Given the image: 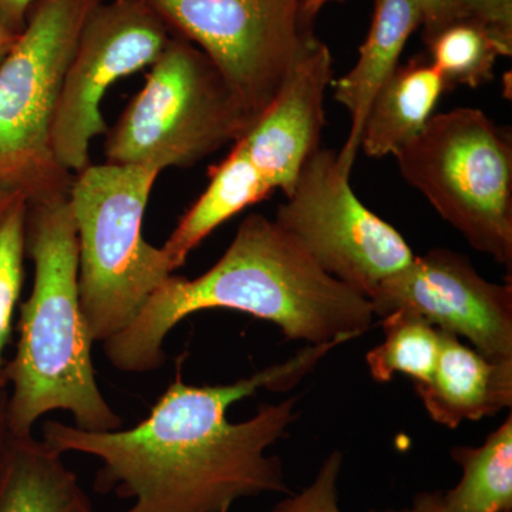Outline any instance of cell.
<instances>
[{
	"instance_id": "obj_1",
	"label": "cell",
	"mask_w": 512,
	"mask_h": 512,
	"mask_svg": "<svg viewBox=\"0 0 512 512\" xmlns=\"http://www.w3.org/2000/svg\"><path fill=\"white\" fill-rule=\"evenodd\" d=\"M342 340L311 345L288 362L248 379L217 386L173 383L146 419L128 430L86 431L46 421L42 441L56 453L96 457L94 487L134 503L126 512H229L242 498L289 493L281 458L266 450L285 436L298 397L265 404L249 420L232 423V404L259 389L286 392Z\"/></svg>"
},
{
	"instance_id": "obj_2",
	"label": "cell",
	"mask_w": 512,
	"mask_h": 512,
	"mask_svg": "<svg viewBox=\"0 0 512 512\" xmlns=\"http://www.w3.org/2000/svg\"><path fill=\"white\" fill-rule=\"evenodd\" d=\"M214 309L266 320L286 338L311 345L349 342L375 318L369 299L323 272L274 220L251 214L207 272L195 279L168 276L136 319L103 343L104 355L121 372H153L164 366L171 330Z\"/></svg>"
},
{
	"instance_id": "obj_3",
	"label": "cell",
	"mask_w": 512,
	"mask_h": 512,
	"mask_svg": "<svg viewBox=\"0 0 512 512\" xmlns=\"http://www.w3.org/2000/svg\"><path fill=\"white\" fill-rule=\"evenodd\" d=\"M26 256L33 264L28 301L20 305L19 339L9 359V427L33 434L45 414L66 412L77 429L113 431L123 420L101 393L94 345L79 292V244L69 195L28 202Z\"/></svg>"
},
{
	"instance_id": "obj_4",
	"label": "cell",
	"mask_w": 512,
	"mask_h": 512,
	"mask_svg": "<svg viewBox=\"0 0 512 512\" xmlns=\"http://www.w3.org/2000/svg\"><path fill=\"white\" fill-rule=\"evenodd\" d=\"M161 171L146 165H87L73 178L69 205L79 244L80 303L94 343L126 329L173 275L163 248L143 235Z\"/></svg>"
},
{
	"instance_id": "obj_5",
	"label": "cell",
	"mask_w": 512,
	"mask_h": 512,
	"mask_svg": "<svg viewBox=\"0 0 512 512\" xmlns=\"http://www.w3.org/2000/svg\"><path fill=\"white\" fill-rule=\"evenodd\" d=\"M150 67L143 89L107 130L106 163L146 165L161 173L190 168L254 126L217 66L185 37L173 33Z\"/></svg>"
},
{
	"instance_id": "obj_6",
	"label": "cell",
	"mask_w": 512,
	"mask_h": 512,
	"mask_svg": "<svg viewBox=\"0 0 512 512\" xmlns=\"http://www.w3.org/2000/svg\"><path fill=\"white\" fill-rule=\"evenodd\" d=\"M106 0H35L0 63V192L28 202L69 195L73 174L53 153L50 130L64 74L87 19Z\"/></svg>"
},
{
	"instance_id": "obj_7",
	"label": "cell",
	"mask_w": 512,
	"mask_h": 512,
	"mask_svg": "<svg viewBox=\"0 0 512 512\" xmlns=\"http://www.w3.org/2000/svg\"><path fill=\"white\" fill-rule=\"evenodd\" d=\"M400 174L478 252L512 266V144L484 111L433 114L396 154Z\"/></svg>"
},
{
	"instance_id": "obj_8",
	"label": "cell",
	"mask_w": 512,
	"mask_h": 512,
	"mask_svg": "<svg viewBox=\"0 0 512 512\" xmlns=\"http://www.w3.org/2000/svg\"><path fill=\"white\" fill-rule=\"evenodd\" d=\"M274 221L323 272L369 301L416 256L393 225L356 197L350 173L328 148L303 164Z\"/></svg>"
},
{
	"instance_id": "obj_9",
	"label": "cell",
	"mask_w": 512,
	"mask_h": 512,
	"mask_svg": "<svg viewBox=\"0 0 512 512\" xmlns=\"http://www.w3.org/2000/svg\"><path fill=\"white\" fill-rule=\"evenodd\" d=\"M177 35L210 57L255 120L312 33L301 0H150Z\"/></svg>"
},
{
	"instance_id": "obj_10",
	"label": "cell",
	"mask_w": 512,
	"mask_h": 512,
	"mask_svg": "<svg viewBox=\"0 0 512 512\" xmlns=\"http://www.w3.org/2000/svg\"><path fill=\"white\" fill-rule=\"evenodd\" d=\"M150 0H106L93 10L64 74L50 141L69 173L90 165L93 138L107 133L100 104L111 84L150 67L173 36Z\"/></svg>"
},
{
	"instance_id": "obj_11",
	"label": "cell",
	"mask_w": 512,
	"mask_h": 512,
	"mask_svg": "<svg viewBox=\"0 0 512 512\" xmlns=\"http://www.w3.org/2000/svg\"><path fill=\"white\" fill-rule=\"evenodd\" d=\"M375 316L406 311L466 338L494 360L512 359V286L478 274L466 256L434 248L387 279L370 298Z\"/></svg>"
},
{
	"instance_id": "obj_12",
	"label": "cell",
	"mask_w": 512,
	"mask_h": 512,
	"mask_svg": "<svg viewBox=\"0 0 512 512\" xmlns=\"http://www.w3.org/2000/svg\"><path fill=\"white\" fill-rule=\"evenodd\" d=\"M332 80V55L312 35L268 109L238 140L269 187L285 197L303 164L320 147L325 96Z\"/></svg>"
},
{
	"instance_id": "obj_13",
	"label": "cell",
	"mask_w": 512,
	"mask_h": 512,
	"mask_svg": "<svg viewBox=\"0 0 512 512\" xmlns=\"http://www.w3.org/2000/svg\"><path fill=\"white\" fill-rule=\"evenodd\" d=\"M436 370L427 383L417 384L427 413L436 423L456 429L511 409L512 359H488L468 348L453 333L441 332Z\"/></svg>"
},
{
	"instance_id": "obj_14",
	"label": "cell",
	"mask_w": 512,
	"mask_h": 512,
	"mask_svg": "<svg viewBox=\"0 0 512 512\" xmlns=\"http://www.w3.org/2000/svg\"><path fill=\"white\" fill-rule=\"evenodd\" d=\"M420 25L421 12L416 0H376L372 25L360 46L355 66L330 83L333 99L352 117L348 140L338 153V163L348 173H352L359 154L363 124L373 97L399 66L406 43Z\"/></svg>"
},
{
	"instance_id": "obj_15",
	"label": "cell",
	"mask_w": 512,
	"mask_h": 512,
	"mask_svg": "<svg viewBox=\"0 0 512 512\" xmlns=\"http://www.w3.org/2000/svg\"><path fill=\"white\" fill-rule=\"evenodd\" d=\"M0 512H96L62 454L28 436H10L0 456Z\"/></svg>"
},
{
	"instance_id": "obj_16",
	"label": "cell",
	"mask_w": 512,
	"mask_h": 512,
	"mask_svg": "<svg viewBox=\"0 0 512 512\" xmlns=\"http://www.w3.org/2000/svg\"><path fill=\"white\" fill-rule=\"evenodd\" d=\"M446 90L430 60L413 59L404 66L399 64L373 97L360 148L367 157L394 156L419 136Z\"/></svg>"
},
{
	"instance_id": "obj_17",
	"label": "cell",
	"mask_w": 512,
	"mask_h": 512,
	"mask_svg": "<svg viewBox=\"0 0 512 512\" xmlns=\"http://www.w3.org/2000/svg\"><path fill=\"white\" fill-rule=\"evenodd\" d=\"M208 177V187L188 208L161 247L173 272L187 262L191 252L215 229L274 192L239 141L225 160L210 168Z\"/></svg>"
},
{
	"instance_id": "obj_18",
	"label": "cell",
	"mask_w": 512,
	"mask_h": 512,
	"mask_svg": "<svg viewBox=\"0 0 512 512\" xmlns=\"http://www.w3.org/2000/svg\"><path fill=\"white\" fill-rule=\"evenodd\" d=\"M451 457L463 468L453 490L443 493L448 512H512V416L483 446H458Z\"/></svg>"
},
{
	"instance_id": "obj_19",
	"label": "cell",
	"mask_w": 512,
	"mask_h": 512,
	"mask_svg": "<svg viewBox=\"0 0 512 512\" xmlns=\"http://www.w3.org/2000/svg\"><path fill=\"white\" fill-rule=\"evenodd\" d=\"M384 342L366 356L370 375L387 383L397 373L409 376L414 386L429 382L440 355V330L406 311L383 316Z\"/></svg>"
},
{
	"instance_id": "obj_20",
	"label": "cell",
	"mask_w": 512,
	"mask_h": 512,
	"mask_svg": "<svg viewBox=\"0 0 512 512\" xmlns=\"http://www.w3.org/2000/svg\"><path fill=\"white\" fill-rule=\"evenodd\" d=\"M430 63L446 89L483 86L494 79L500 47L484 28L471 20H458L429 40Z\"/></svg>"
},
{
	"instance_id": "obj_21",
	"label": "cell",
	"mask_w": 512,
	"mask_h": 512,
	"mask_svg": "<svg viewBox=\"0 0 512 512\" xmlns=\"http://www.w3.org/2000/svg\"><path fill=\"white\" fill-rule=\"evenodd\" d=\"M26 212L25 195L0 192V386H9L6 348L25 279Z\"/></svg>"
},
{
	"instance_id": "obj_22",
	"label": "cell",
	"mask_w": 512,
	"mask_h": 512,
	"mask_svg": "<svg viewBox=\"0 0 512 512\" xmlns=\"http://www.w3.org/2000/svg\"><path fill=\"white\" fill-rule=\"evenodd\" d=\"M342 463V454L333 451L320 467L315 481L302 493L291 494V497L276 504L272 512H342L338 501V480Z\"/></svg>"
},
{
	"instance_id": "obj_23",
	"label": "cell",
	"mask_w": 512,
	"mask_h": 512,
	"mask_svg": "<svg viewBox=\"0 0 512 512\" xmlns=\"http://www.w3.org/2000/svg\"><path fill=\"white\" fill-rule=\"evenodd\" d=\"M463 20L487 30L500 47L501 55L512 53V0H460Z\"/></svg>"
},
{
	"instance_id": "obj_24",
	"label": "cell",
	"mask_w": 512,
	"mask_h": 512,
	"mask_svg": "<svg viewBox=\"0 0 512 512\" xmlns=\"http://www.w3.org/2000/svg\"><path fill=\"white\" fill-rule=\"evenodd\" d=\"M416 2L421 12V25L426 28L427 42L441 30L458 20H463L460 0H416Z\"/></svg>"
},
{
	"instance_id": "obj_25",
	"label": "cell",
	"mask_w": 512,
	"mask_h": 512,
	"mask_svg": "<svg viewBox=\"0 0 512 512\" xmlns=\"http://www.w3.org/2000/svg\"><path fill=\"white\" fill-rule=\"evenodd\" d=\"M33 2L35 0H0V26L20 35Z\"/></svg>"
},
{
	"instance_id": "obj_26",
	"label": "cell",
	"mask_w": 512,
	"mask_h": 512,
	"mask_svg": "<svg viewBox=\"0 0 512 512\" xmlns=\"http://www.w3.org/2000/svg\"><path fill=\"white\" fill-rule=\"evenodd\" d=\"M397 512H448L443 503V493H420L414 498L412 507Z\"/></svg>"
},
{
	"instance_id": "obj_27",
	"label": "cell",
	"mask_w": 512,
	"mask_h": 512,
	"mask_svg": "<svg viewBox=\"0 0 512 512\" xmlns=\"http://www.w3.org/2000/svg\"><path fill=\"white\" fill-rule=\"evenodd\" d=\"M10 436L12 431L9 427V386H0V456Z\"/></svg>"
},
{
	"instance_id": "obj_28",
	"label": "cell",
	"mask_w": 512,
	"mask_h": 512,
	"mask_svg": "<svg viewBox=\"0 0 512 512\" xmlns=\"http://www.w3.org/2000/svg\"><path fill=\"white\" fill-rule=\"evenodd\" d=\"M329 2H339V0H301V16L305 28L311 25L319 10Z\"/></svg>"
},
{
	"instance_id": "obj_29",
	"label": "cell",
	"mask_w": 512,
	"mask_h": 512,
	"mask_svg": "<svg viewBox=\"0 0 512 512\" xmlns=\"http://www.w3.org/2000/svg\"><path fill=\"white\" fill-rule=\"evenodd\" d=\"M18 39V33L10 32V30L0 26V63H2L3 60H5V57L9 55L10 50H12L13 46L16 45Z\"/></svg>"
}]
</instances>
